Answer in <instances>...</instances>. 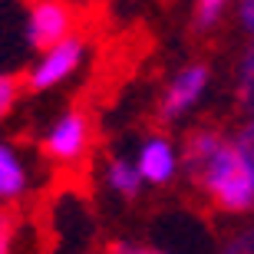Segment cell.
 Here are the masks:
<instances>
[{
	"instance_id": "cell-1",
	"label": "cell",
	"mask_w": 254,
	"mask_h": 254,
	"mask_svg": "<svg viewBox=\"0 0 254 254\" xmlns=\"http://www.w3.org/2000/svg\"><path fill=\"white\" fill-rule=\"evenodd\" d=\"M182 175L225 215H251L254 185L235 152L231 135L218 126H195L182 139Z\"/></svg>"
},
{
	"instance_id": "cell-2",
	"label": "cell",
	"mask_w": 254,
	"mask_h": 254,
	"mask_svg": "<svg viewBox=\"0 0 254 254\" xmlns=\"http://www.w3.org/2000/svg\"><path fill=\"white\" fill-rule=\"evenodd\" d=\"M208 89H211V66H208L205 60H191V63L179 66V69L172 73V79L165 83L162 96H159L155 119H159L162 126L182 123V119L205 99Z\"/></svg>"
},
{
	"instance_id": "cell-3",
	"label": "cell",
	"mask_w": 254,
	"mask_h": 254,
	"mask_svg": "<svg viewBox=\"0 0 254 254\" xmlns=\"http://www.w3.org/2000/svg\"><path fill=\"white\" fill-rule=\"evenodd\" d=\"M73 30H76V10L66 0H30L27 3L23 33H27V43L37 53L69 40Z\"/></svg>"
},
{
	"instance_id": "cell-4",
	"label": "cell",
	"mask_w": 254,
	"mask_h": 254,
	"mask_svg": "<svg viewBox=\"0 0 254 254\" xmlns=\"http://www.w3.org/2000/svg\"><path fill=\"white\" fill-rule=\"evenodd\" d=\"M93 145V123L83 109H66L63 116L53 119V126L43 135V152L57 165H76L86 159Z\"/></svg>"
},
{
	"instance_id": "cell-5",
	"label": "cell",
	"mask_w": 254,
	"mask_h": 254,
	"mask_svg": "<svg viewBox=\"0 0 254 254\" xmlns=\"http://www.w3.org/2000/svg\"><path fill=\"white\" fill-rule=\"evenodd\" d=\"M83 60H86V43H83V37L73 33L69 40L43 50V53L37 57V63L30 66V73H27L23 83H27L30 93H47V89H53V86L66 83V79L83 66Z\"/></svg>"
},
{
	"instance_id": "cell-6",
	"label": "cell",
	"mask_w": 254,
	"mask_h": 254,
	"mask_svg": "<svg viewBox=\"0 0 254 254\" xmlns=\"http://www.w3.org/2000/svg\"><path fill=\"white\" fill-rule=\"evenodd\" d=\"M132 162H135L142 182H145V185H155V189L172 185V182L179 179V172H182L179 145H175L165 132H149V135L139 142Z\"/></svg>"
},
{
	"instance_id": "cell-7",
	"label": "cell",
	"mask_w": 254,
	"mask_h": 254,
	"mask_svg": "<svg viewBox=\"0 0 254 254\" xmlns=\"http://www.w3.org/2000/svg\"><path fill=\"white\" fill-rule=\"evenodd\" d=\"M30 172L20 159V152L10 142H0V201H13L27 191Z\"/></svg>"
},
{
	"instance_id": "cell-8",
	"label": "cell",
	"mask_w": 254,
	"mask_h": 254,
	"mask_svg": "<svg viewBox=\"0 0 254 254\" xmlns=\"http://www.w3.org/2000/svg\"><path fill=\"white\" fill-rule=\"evenodd\" d=\"M106 185H109V191H113V195L126 198V201L139 198L142 189H145V182H142L139 169H135V162L126 159V155L109 159V165H106Z\"/></svg>"
},
{
	"instance_id": "cell-9",
	"label": "cell",
	"mask_w": 254,
	"mask_h": 254,
	"mask_svg": "<svg viewBox=\"0 0 254 254\" xmlns=\"http://www.w3.org/2000/svg\"><path fill=\"white\" fill-rule=\"evenodd\" d=\"M231 79H235V103L248 119V116H254V40L245 43V50H241V57H238V63H235Z\"/></svg>"
},
{
	"instance_id": "cell-10",
	"label": "cell",
	"mask_w": 254,
	"mask_h": 254,
	"mask_svg": "<svg viewBox=\"0 0 254 254\" xmlns=\"http://www.w3.org/2000/svg\"><path fill=\"white\" fill-rule=\"evenodd\" d=\"M238 3V0H195V13H191V23H195L198 33H208L221 23V17L228 13V7Z\"/></svg>"
},
{
	"instance_id": "cell-11",
	"label": "cell",
	"mask_w": 254,
	"mask_h": 254,
	"mask_svg": "<svg viewBox=\"0 0 254 254\" xmlns=\"http://www.w3.org/2000/svg\"><path fill=\"white\" fill-rule=\"evenodd\" d=\"M231 142H235L238 159H241V165H245V172L251 175V185H254V116H248L245 123L231 132Z\"/></svg>"
},
{
	"instance_id": "cell-12",
	"label": "cell",
	"mask_w": 254,
	"mask_h": 254,
	"mask_svg": "<svg viewBox=\"0 0 254 254\" xmlns=\"http://www.w3.org/2000/svg\"><path fill=\"white\" fill-rule=\"evenodd\" d=\"M17 99H20V79L10 73H0V126L7 123V116L13 113Z\"/></svg>"
},
{
	"instance_id": "cell-13",
	"label": "cell",
	"mask_w": 254,
	"mask_h": 254,
	"mask_svg": "<svg viewBox=\"0 0 254 254\" xmlns=\"http://www.w3.org/2000/svg\"><path fill=\"white\" fill-rule=\"evenodd\" d=\"M218 254H254V225L235 231V235L221 245V251H218Z\"/></svg>"
},
{
	"instance_id": "cell-14",
	"label": "cell",
	"mask_w": 254,
	"mask_h": 254,
	"mask_svg": "<svg viewBox=\"0 0 254 254\" xmlns=\"http://www.w3.org/2000/svg\"><path fill=\"white\" fill-rule=\"evenodd\" d=\"M238 27H241V33H245L248 40H254V0H238Z\"/></svg>"
},
{
	"instance_id": "cell-15",
	"label": "cell",
	"mask_w": 254,
	"mask_h": 254,
	"mask_svg": "<svg viewBox=\"0 0 254 254\" xmlns=\"http://www.w3.org/2000/svg\"><path fill=\"white\" fill-rule=\"evenodd\" d=\"M0 254H13V218L0 211Z\"/></svg>"
},
{
	"instance_id": "cell-16",
	"label": "cell",
	"mask_w": 254,
	"mask_h": 254,
	"mask_svg": "<svg viewBox=\"0 0 254 254\" xmlns=\"http://www.w3.org/2000/svg\"><path fill=\"white\" fill-rule=\"evenodd\" d=\"M106 254H132V245H126V241H116V245L106 248Z\"/></svg>"
},
{
	"instance_id": "cell-17",
	"label": "cell",
	"mask_w": 254,
	"mask_h": 254,
	"mask_svg": "<svg viewBox=\"0 0 254 254\" xmlns=\"http://www.w3.org/2000/svg\"><path fill=\"white\" fill-rule=\"evenodd\" d=\"M132 254H169L162 248H149V245H132Z\"/></svg>"
}]
</instances>
